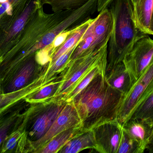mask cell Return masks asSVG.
<instances>
[{"label": "cell", "mask_w": 153, "mask_h": 153, "mask_svg": "<svg viewBox=\"0 0 153 153\" xmlns=\"http://www.w3.org/2000/svg\"><path fill=\"white\" fill-rule=\"evenodd\" d=\"M23 131L20 124L17 129L13 131L5 138L0 148V153H16L18 144Z\"/></svg>", "instance_id": "cell-25"}, {"label": "cell", "mask_w": 153, "mask_h": 153, "mask_svg": "<svg viewBox=\"0 0 153 153\" xmlns=\"http://www.w3.org/2000/svg\"><path fill=\"white\" fill-rule=\"evenodd\" d=\"M113 28V19L108 8L94 18L77 44L69 60L68 66L74 60L93 53L108 44Z\"/></svg>", "instance_id": "cell-5"}, {"label": "cell", "mask_w": 153, "mask_h": 153, "mask_svg": "<svg viewBox=\"0 0 153 153\" xmlns=\"http://www.w3.org/2000/svg\"><path fill=\"white\" fill-rule=\"evenodd\" d=\"M56 13L48 14L39 7L28 22L16 45L0 59V73L13 75L23 62L36 53L35 47L46 32L59 22Z\"/></svg>", "instance_id": "cell-3"}, {"label": "cell", "mask_w": 153, "mask_h": 153, "mask_svg": "<svg viewBox=\"0 0 153 153\" xmlns=\"http://www.w3.org/2000/svg\"><path fill=\"white\" fill-rule=\"evenodd\" d=\"M146 150H149L151 152H153V130L152 134V138H151V142L150 145L148 146Z\"/></svg>", "instance_id": "cell-28"}, {"label": "cell", "mask_w": 153, "mask_h": 153, "mask_svg": "<svg viewBox=\"0 0 153 153\" xmlns=\"http://www.w3.org/2000/svg\"><path fill=\"white\" fill-rule=\"evenodd\" d=\"M108 44L93 53L74 60L65 72L62 84L52 99H62L80 78L91 68L107 60Z\"/></svg>", "instance_id": "cell-8"}, {"label": "cell", "mask_w": 153, "mask_h": 153, "mask_svg": "<svg viewBox=\"0 0 153 153\" xmlns=\"http://www.w3.org/2000/svg\"><path fill=\"white\" fill-rule=\"evenodd\" d=\"M131 1L133 4V7H134L137 5L140 0H131Z\"/></svg>", "instance_id": "cell-31"}, {"label": "cell", "mask_w": 153, "mask_h": 153, "mask_svg": "<svg viewBox=\"0 0 153 153\" xmlns=\"http://www.w3.org/2000/svg\"><path fill=\"white\" fill-rule=\"evenodd\" d=\"M106 76L108 83L125 96L134 85L130 75L123 62L115 66L108 73L106 74Z\"/></svg>", "instance_id": "cell-14"}, {"label": "cell", "mask_w": 153, "mask_h": 153, "mask_svg": "<svg viewBox=\"0 0 153 153\" xmlns=\"http://www.w3.org/2000/svg\"><path fill=\"white\" fill-rule=\"evenodd\" d=\"M153 59V39L146 34L137 40L123 61L134 85L150 65Z\"/></svg>", "instance_id": "cell-9"}, {"label": "cell", "mask_w": 153, "mask_h": 153, "mask_svg": "<svg viewBox=\"0 0 153 153\" xmlns=\"http://www.w3.org/2000/svg\"><path fill=\"white\" fill-rule=\"evenodd\" d=\"M90 0H40L42 5L48 4L53 13L79 9Z\"/></svg>", "instance_id": "cell-23"}, {"label": "cell", "mask_w": 153, "mask_h": 153, "mask_svg": "<svg viewBox=\"0 0 153 153\" xmlns=\"http://www.w3.org/2000/svg\"><path fill=\"white\" fill-rule=\"evenodd\" d=\"M41 6L40 0H29L17 14L0 23V59L17 44L26 25Z\"/></svg>", "instance_id": "cell-6"}, {"label": "cell", "mask_w": 153, "mask_h": 153, "mask_svg": "<svg viewBox=\"0 0 153 153\" xmlns=\"http://www.w3.org/2000/svg\"><path fill=\"white\" fill-rule=\"evenodd\" d=\"M96 151L102 153H117L123 127L117 120L109 121L93 128Z\"/></svg>", "instance_id": "cell-11"}, {"label": "cell", "mask_w": 153, "mask_h": 153, "mask_svg": "<svg viewBox=\"0 0 153 153\" xmlns=\"http://www.w3.org/2000/svg\"><path fill=\"white\" fill-rule=\"evenodd\" d=\"M122 127L128 134L137 142L143 153L150 145L153 126L140 120L130 119Z\"/></svg>", "instance_id": "cell-13"}, {"label": "cell", "mask_w": 153, "mask_h": 153, "mask_svg": "<svg viewBox=\"0 0 153 153\" xmlns=\"http://www.w3.org/2000/svg\"><path fill=\"white\" fill-rule=\"evenodd\" d=\"M23 104L15 106L0 117V148L7 137L20 125L23 117L20 111Z\"/></svg>", "instance_id": "cell-15"}, {"label": "cell", "mask_w": 153, "mask_h": 153, "mask_svg": "<svg viewBox=\"0 0 153 153\" xmlns=\"http://www.w3.org/2000/svg\"><path fill=\"white\" fill-rule=\"evenodd\" d=\"M62 75L58 79L45 85L33 93L27 96L24 100L27 103H34L44 102L52 99L57 94L62 84L64 74Z\"/></svg>", "instance_id": "cell-19"}, {"label": "cell", "mask_w": 153, "mask_h": 153, "mask_svg": "<svg viewBox=\"0 0 153 153\" xmlns=\"http://www.w3.org/2000/svg\"><path fill=\"white\" fill-rule=\"evenodd\" d=\"M130 119L140 120L153 126V92L135 110Z\"/></svg>", "instance_id": "cell-22"}, {"label": "cell", "mask_w": 153, "mask_h": 153, "mask_svg": "<svg viewBox=\"0 0 153 153\" xmlns=\"http://www.w3.org/2000/svg\"><path fill=\"white\" fill-rule=\"evenodd\" d=\"M3 97H1L0 98V111L4 107H2V102H3Z\"/></svg>", "instance_id": "cell-32"}, {"label": "cell", "mask_w": 153, "mask_h": 153, "mask_svg": "<svg viewBox=\"0 0 153 153\" xmlns=\"http://www.w3.org/2000/svg\"><path fill=\"white\" fill-rule=\"evenodd\" d=\"M29 0H5L0 3V23L17 14Z\"/></svg>", "instance_id": "cell-24"}, {"label": "cell", "mask_w": 153, "mask_h": 153, "mask_svg": "<svg viewBox=\"0 0 153 153\" xmlns=\"http://www.w3.org/2000/svg\"><path fill=\"white\" fill-rule=\"evenodd\" d=\"M124 96L108 83L106 71L97 74L71 101L79 115L83 132L117 120Z\"/></svg>", "instance_id": "cell-1"}, {"label": "cell", "mask_w": 153, "mask_h": 153, "mask_svg": "<svg viewBox=\"0 0 153 153\" xmlns=\"http://www.w3.org/2000/svg\"><path fill=\"white\" fill-rule=\"evenodd\" d=\"M87 149H96L92 129L82 132L73 137L60 149L58 153H77Z\"/></svg>", "instance_id": "cell-17"}, {"label": "cell", "mask_w": 153, "mask_h": 153, "mask_svg": "<svg viewBox=\"0 0 153 153\" xmlns=\"http://www.w3.org/2000/svg\"><path fill=\"white\" fill-rule=\"evenodd\" d=\"M108 8L113 19V28L108 44L106 74L123 62L137 40L146 35L136 26L131 0H113Z\"/></svg>", "instance_id": "cell-2"}, {"label": "cell", "mask_w": 153, "mask_h": 153, "mask_svg": "<svg viewBox=\"0 0 153 153\" xmlns=\"http://www.w3.org/2000/svg\"><path fill=\"white\" fill-rule=\"evenodd\" d=\"M153 92V59L144 72L124 96L117 120L123 126L135 110Z\"/></svg>", "instance_id": "cell-7"}, {"label": "cell", "mask_w": 153, "mask_h": 153, "mask_svg": "<svg viewBox=\"0 0 153 153\" xmlns=\"http://www.w3.org/2000/svg\"><path fill=\"white\" fill-rule=\"evenodd\" d=\"M35 54L24 61L19 71L5 85L4 88V94L12 93L22 89L39 75L45 66H42L38 63Z\"/></svg>", "instance_id": "cell-12"}, {"label": "cell", "mask_w": 153, "mask_h": 153, "mask_svg": "<svg viewBox=\"0 0 153 153\" xmlns=\"http://www.w3.org/2000/svg\"><path fill=\"white\" fill-rule=\"evenodd\" d=\"M82 127L81 120L72 102H67L47 133L40 140L33 144L30 152L36 153L53 137L72 128Z\"/></svg>", "instance_id": "cell-10"}, {"label": "cell", "mask_w": 153, "mask_h": 153, "mask_svg": "<svg viewBox=\"0 0 153 153\" xmlns=\"http://www.w3.org/2000/svg\"><path fill=\"white\" fill-rule=\"evenodd\" d=\"M94 19H88L82 24L79 28L75 30L74 32L69 36L65 41L56 50L53 54L51 58L49 64H52L54 63L55 61L62 55L67 52L69 49L74 46L78 43L81 38L86 31L88 27L92 22L93 21Z\"/></svg>", "instance_id": "cell-21"}, {"label": "cell", "mask_w": 153, "mask_h": 153, "mask_svg": "<svg viewBox=\"0 0 153 153\" xmlns=\"http://www.w3.org/2000/svg\"><path fill=\"white\" fill-rule=\"evenodd\" d=\"M107 60L97 65L84 75L67 92L62 99L66 102H71L74 97L83 90L92 81L94 77L100 72L106 71Z\"/></svg>", "instance_id": "cell-20"}, {"label": "cell", "mask_w": 153, "mask_h": 153, "mask_svg": "<svg viewBox=\"0 0 153 153\" xmlns=\"http://www.w3.org/2000/svg\"><path fill=\"white\" fill-rule=\"evenodd\" d=\"M82 132V127H80L64 130L53 137L36 153H58L68 141Z\"/></svg>", "instance_id": "cell-18"}, {"label": "cell", "mask_w": 153, "mask_h": 153, "mask_svg": "<svg viewBox=\"0 0 153 153\" xmlns=\"http://www.w3.org/2000/svg\"><path fill=\"white\" fill-rule=\"evenodd\" d=\"M136 26L145 34L150 35V27L153 11V0H140L133 7Z\"/></svg>", "instance_id": "cell-16"}, {"label": "cell", "mask_w": 153, "mask_h": 153, "mask_svg": "<svg viewBox=\"0 0 153 153\" xmlns=\"http://www.w3.org/2000/svg\"><path fill=\"white\" fill-rule=\"evenodd\" d=\"M67 102L63 99H51L30 104L23 113L21 123L27 136L28 152H30L31 145L47 133Z\"/></svg>", "instance_id": "cell-4"}, {"label": "cell", "mask_w": 153, "mask_h": 153, "mask_svg": "<svg viewBox=\"0 0 153 153\" xmlns=\"http://www.w3.org/2000/svg\"><path fill=\"white\" fill-rule=\"evenodd\" d=\"M117 153H143L137 142L130 137L124 129Z\"/></svg>", "instance_id": "cell-26"}, {"label": "cell", "mask_w": 153, "mask_h": 153, "mask_svg": "<svg viewBox=\"0 0 153 153\" xmlns=\"http://www.w3.org/2000/svg\"><path fill=\"white\" fill-rule=\"evenodd\" d=\"M150 35H153V11L150 27Z\"/></svg>", "instance_id": "cell-29"}, {"label": "cell", "mask_w": 153, "mask_h": 153, "mask_svg": "<svg viewBox=\"0 0 153 153\" xmlns=\"http://www.w3.org/2000/svg\"><path fill=\"white\" fill-rule=\"evenodd\" d=\"M4 95V92L3 88L0 82V98L2 97Z\"/></svg>", "instance_id": "cell-30"}, {"label": "cell", "mask_w": 153, "mask_h": 153, "mask_svg": "<svg viewBox=\"0 0 153 153\" xmlns=\"http://www.w3.org/2000/svg\"><path fill=\"white\" fill-rule=\"evenodd\" d=\"M113 0H97V11L99 13L108 8Z\"/></svg>", "instance_id": "cell-27"}]
</instances>
